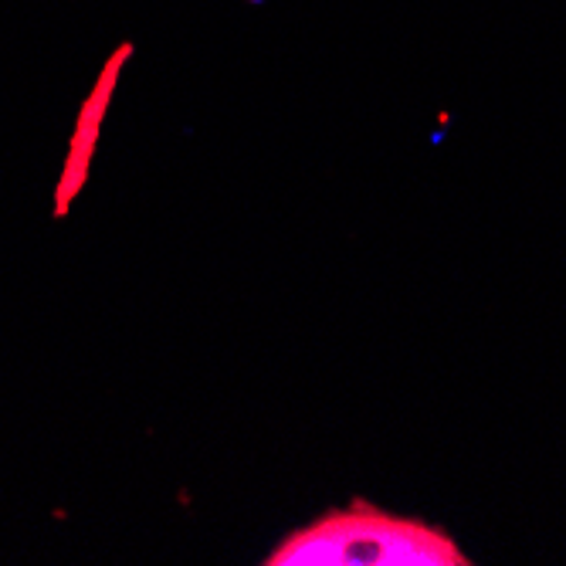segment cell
I'll use <instances>...</instances> for the list:
<instances>
[{
  "label": "cell",
  "mask_w": 566,
  "mask_h": 566,
  "mask_svg": "<svg viewBox=\"0 0 566 566\" xmlns=\"http://www.w3.org/2000/svg\"><path fill=\"white\" fill-rule=\"evenodd\" d=\"M129 59H133V44L126 41L123 48L113 51L109 62L102 65V72H98L88 98L82 102L78 126H75V136H72V146H69V160H65V170H62V184H59V214L69 211V203L75 200V193L85 187V177H88V164H92V153H95V143H98L102 119H106V113L113 106L116 85H119L123 69H126Z\"/></svg>",
  "instance_id": "obj_2"
},
{
  "label": "cell",
  "mask_w": 566,
  "mask_h": 566,
  "mask_svg": "<svg viewBox=\"0 0 566 566\" xmlns=\"http://www.w3.org/2000/svg\"><path fill=\"white\" fill-rule=\"evenodd\" d=\"M265 566H469L444 530L421 520L349 502L329 509L302 530H292L265 559Z\"/></svg>",
  "instance_id": "obj_1"
}]
</instances>
